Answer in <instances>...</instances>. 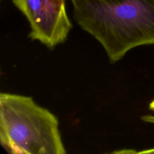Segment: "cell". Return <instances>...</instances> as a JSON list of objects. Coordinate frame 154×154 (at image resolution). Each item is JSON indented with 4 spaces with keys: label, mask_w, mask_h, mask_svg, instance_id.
<instances>
[{
    "label": "cell",
    "mask_w": 154,
    "mask_h": 154,
    "mask_svg": "<svg viewBox=\"0 0 154 154\" xmlns=\"http://www.w3.org/2000/svg\"><path fill=\"white\" fill-rule=\"evenodd\" d=\"M76 23L103 47L109 61L154 45V0H70Z\"/></svg>",
    "instance_id": "obj_1"
},
{
    "label": "cell",
    "mask_w": 154,
    "mask_h": 154,
    "mask_svg": "<svg viewBox=\"0 0 154 154\" xmlns=\"http://www.w3.org/2000/svg\"><path fill=\"white\" fill-rule=\"evenodd\" d=\"M0 142L11 154L66 153L57 117L17 94H0Z\"/></svg>",
    "instance_id": "obj_2"
},
{
    "label": "cell",
    "mask_w": 154,
    "mask_h": 154,
    "mask_svg": "<svg viewBox=\"0 0 154 154\" xmlns=\"http://www.w3.org/2000/svg\"><path fill=\"white\" fill-rule=\"evenodd\" d=\"M66 0H12L25 16L29 26V37L54 49L63 43L72 28Z\"/></svg>",
    "instance_id": "obj_3"
},
{
    "label": "cell",
    "mask_w": 154,
    "mask_h": 154,
    "mask_svg": "<svg viewBox=\"0 0 154 154\" xmlns=\"http://www.w3.org/2000/svg\"><path fill=\"white\" fill-rule=\"evenodd\" d=\"M141 119L144 122L154 124V116H150V115L144 116L141 117Z\"/></svg>",
    "instance_id": "obj_4"
},
{
    "label": "cell",
    "mask_w": 154,
    "mask_h": 154,
    "mask_svg": "<svg viewBox=\"0 0 154 154\" xmlns=\"http://www.w3.org/2000/svg\"><path fill=\"white\" fill-rule=\"evenodd\" d=\"M137 153H154V148L148 149V150H143V151L138 152Z\"/></svg>",
    "instance_id": "obj_5"
},
{
    "label": "cell",
    "mask_w": 154,
    "mask_h": 154,
    "mask_svg": "<svg viewBox=\"0 0 154 154\" xmlns=\"http://www.w3.org/2000/svg\"><path fill=\"white\" fill-rule=\"evenodd\" d=\"M149 108H150L151 110H152V111H154V100H152V101L149 103Z\"/></svg>",
    "instance_id": "obj_6"
}]
</instances>
